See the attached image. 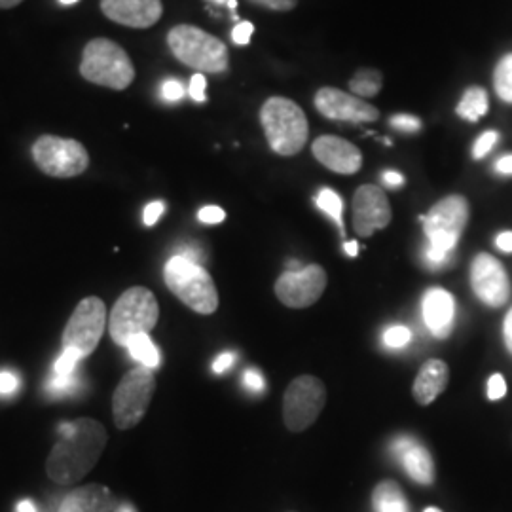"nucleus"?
<instances>
[{
  "label": "nucleus",
  "instance_id": "20e7f679",
  "mask_svg": "<svg viewBox=\"0 0 512 512\" xmlns=\"http://www.w3.org/2000/svg\"><path fill=\"white\" fill-rule=\"evenodd\" d=\"M167 46L171 54L196 73H226L230 67L226 44L196 25L173 27L167 35Z\"/></svg>",
  "mask_w": 512,
  "mask_h": 512
},
{
  "label": "nucleus",
  "instance_id": "8fccbe9b",
  "mask_svg": "<svg viewBox=\"0 0 512 512\" xmlns=\"http://www.w3.org/2000/svg\"><path fill=\"white\" fill-rule=\"evenodd\" d=\"M23 0H0V8L8 10V8H16Z\"/></svg>",
  "mask_w": 512,
  "mask_h": 512
},
{
  "label": "nucleus",
  "instance_id": "a19ab883",
  "mask_svg": "<svg viewBox=\"0 0 512 512\" xmlns=\"http://www.w3.org/2000/svg\"><path fill=\"white\" fill-rule=\"evenodd\" d=\"M18 389V376L14 372H0V393L2 395H10Z\"/></svg>",
  "mask_w": 512,
  "mask_h": 512
},
{
  "label": "nucleus",
  "instance_id": "603ef678",
  "mask_svg": "<svg viewBox=\"0 0 512 512\" xmlns=\"http://www.w3.org/2000/svg\"><path fill=\"white\" fill-rule=\"evenodd\" d=\"M63 6H73V4H76L78 0H59Z\"/></svg>",
  "mask_w": 512,
  "mask_h": 512
},
{
  "label": "nucleus",
  "instance_id": "c85d7f7f",
  "mask_svg": "<svg viewBox=\"0 0 512 512\" xmlns=\"http://www.w3.org/2000/svg\"><path fill=\"white\" fill-rule=\"evenodd\" d=\"M412 340V332L403 325H393L384 332V344L387 348L401 349L408 346Z\"/></svg>",
  "mask_w": 512,
  "mask_h": 512
},
{
  "label": "nucleus",
  "instance_id": "4be33fe9",
  "mask_svg": "<svg viewBox=\"0 0 512 512\" xmlns=\"http://www.w3.org/2000/svg\"><path fill=\"white\" fill-rule=\"evenodd\" d=\"M372 505L376 512H408V503L397 482L384 480L372 492Z\"/></svg>",
  "mask_w": 512,
  "mask_h": 512
},
{
  "label": "nucleus",
  "instance_id": "9d476101",
  "mask_svg": "<svg viewBox=\"0 0 512 512\" xmlns=\"http://www.w3.org/2000/svg\"><path fill=\"white\" fill-rule=\"evenodd\" d=\"M109 325L105 302L97 296L84 298L63 330V351H73L80 359L90 357Z\"/></svg>",
  "mask_w": 512,
  "mask_h": 512
},
{
  "label": "nucleus",
  "instance_id": "cd10ccee",
  "mask_svg": "<svg viewBox=\"0 0 512 512\" xmlns=\"http://www.w3.org/2000/svg\"><path fill=\"white\" fill-rule=\"evenodd\" d=\"M84 359H80L73 351H63L61 357L55 361L54 376L55 378H67L73 380L76 378V370Z\"/></svg>",
  "mask_w": 512,
  "mask_h": 512
},
{
  "label": "nucleus",
  "instance_id": "393cba45",
  "mask_svg": "<svg viewBox=\"0 0 512 512\" xmlns=\"http://www.w3.org/2000/svg\"><path fill=\"white\" fill-rule=\"evenodd\" d=\"M129 355L141 363V366H147L150 370L158 368L162 363V357H160V349L156 348V344L150 340L148 334H141V336H135L128 344Z\"/></svg>",
  "mask_w": 512,
  "mask_h": 512
},
{
  "label": "nucleus",
  "instance_id": "c9c22d12",
  "mask_svg": "<svg viewBox=\"0 0 512 512\" xmlns=\"http://www.w3.org/2000/svg\"><path fill=\"white\" fill-rule=\"evenodd\" d=\"M224 219H226V213L217 205H207L198 211V220L203 224H220Z\"/></svg>",
  "mask_w": 512,
  "mask_h": 512
},
{
  "label": "nucleus",
  "instance_id": "1a4fd4ad",
  "mask_svg": "<svg viewBox=\"0 0 512 512\" xmlns=\"http://www.w3.org/2000/svg\"><path fill=\"white\" fill-rule=\"evenodd\" d=\"M31 154L38 169L55 179H73L90 167V154L80 141L57 135L38 137Z\"/></svg>",
  "mask_w": 512,
  "mask_h": 512
},
{
  "label": "nucleus",
  "instance_id": "f8f14e48",
  "mask_svg": "<svg viewBox=\"0 0 512 512\" xmlns=\"http://www.w3.org/2000/svg\"><path fill=\"white\" fill-rule=\"evenodd\" d=\"M327 289L325 268L310 264L296 272H285L275 283L277 298L294 310H304L313 306Z\"/></svg>",
  "mask_w": 512,
  "mask_h": 512
},
{
  "label": "nucleus",
  "instance_id": "c756f323",
  "mask_svg": "<svg viewBox=\"0 0 512 512\" xmlns=\"http://www.w3.org/2000/svg\"><path fill=\"white\" fill-rule=\"evenodd\" d=\"M499 141V133L497 131H486L476 139L475 147H473V158L482 160L484 156H488L495 147V143Z\"/></svg>",
  "mask_w": 512,
  "mask_h": 512
},
{
  "label": "nucleus",
  "instance_id": "0eeeda50",
  "mask_svg": "<svg viewBox=\"0 0 512 512\" xmlns=\"http://www.w3.org/2000/svg\"><path fill=\"white\" fill-rule=\"evenodd\" d=\"M160 317V306L147 287H131L110 311L109 332L114 344L128 348L135 336L150 334Z\"/></svg>",
  "mask_w": 512,
  "mask_h": 512
},
{
  "label": "nucleus",
  "instance_id": "ddd939ff",
  "mask_svg": "<svg viewBox=\"0 0 512 512\" xmlns=\"http://www.w3.org/2000/svg\"><path fill=\"white\" fill-rule=\"evenodd\" d=\"M471 287L478 300L490 308H501L511 296V281L505 266L488 253L475 256L471 264Z\"/></svg>",
  "mask_w": 512,
  "mask_h": 512
},
{
  "label": "nucleus",
  "instance_id": "9b49d317",
  "mask_svg": "<svg viewBox=\"0 0 512 512\" xmlns=\"http://www.w3.org/2000/svg\"><path fill=\"white\" fill-rule=\"evenodd\" d=\"M327 403V387L315 376H298L283 397V420L289 431L311 427Z\"/></svg>",
  "mask_w": 512,
  "mask_h": 512
},
{
  "label": "nucleus",
  "instance_id": "f3484780",
  "mask_svg": "<svg viewBox=\"0 0 512 512\" xmlns=\"http://www.w3.org/2000/svg\"><path fill=\"white\" fill-rule=\"evenodd\" d=\"M101 12L114 23L131 29H148L162 14V0H101Z\"/></svg>",
  "mask_w": 512,
  "mask_h": 512
},
{
  "label": "nucleus",
  "instance_id": "dca6fc26",
  "mask_svg": "<svg viewBox=\"0 0 512 512\" xmlns=\"http://www.w3.org/2000/svg\"><path fill=\"white\" fill-rule=\"evenodd\" d=\"M315 160L338 175H355L363 165V152L342 137L323 135L313 141Z\"/></svg>",
  "mask_w": 512,
  "mask_h": 512
},
{
  "label": "nucleus",
  "instance_id": "ea45409f",
  "mask_svg": "<svg viewBox=\"0 0 512 512\" xmlns=\"http://www.w3.org/2000/svg\"><path fill=\"white\" fill-rule=\"evenodd\" d=\"M234 363H236V353L224 351V353H220L219 357L215 359L213 372H215V374H224L226 370H230V368L234 366Z\"/></svg>",
  "mask_w": 512,
  "mask_h": 512
},
{
  "label": "nucleus",
  "instance_id": "e433bc0d",
  "mask_svg": "<svg viewBox=\"0 0 512 512\" xmlns=\"http://www.w3.org/2000/svg\"><path fill=\"white\" fill-rule=\"evenodd\" d=\"M243 385L249 389V391H253V393H262L264 391V376L256 370V368H249V370H245L243 372Z\"/></svg>",
  "mask_w": 512,
  "mask_h": 512
},
{
  "label": "nucleus",
  "instance_id": "a211bd4d",
  "mask_svg": "<svg viewBox=\"0 0 512 512\" xmlns=\"http://www.w3.org/2000/svg\"><path fill=\"white\" fill-rule=\"evenodd\" d=\"M423 319L427 329L437 338H448L454 329L456 300L444 289H429L423 296Z\"/></svg>",
  "mask_w": 512,
  "mask_h": 512
},
{
  "label": "nucleus",
  "instance_id": "412c9836",
  "mask_svg": "<svg viewBox=\"0 0 512 512\" xmlns=\"http://www.w3.org/2000/svg\"><path fill=\"white\" fill-rule=\"evenodd\" d=\"M450 382V368L439 359H431L421 366L420 374L416 376V382L412 387L414 399L418 403L427 406L433 403L440 393L446 389Z\"/></svg>",
  "mask_w": 512,
  "mask_h": 512
},
{
  "label": "nucleus",
  "instance_id": "3c124183",
  "mask_svg": "<svg viewBox=\"0 0 512 512\" xmlns=\"http://www.w3.org/2000/svg\"><path fill=\"white\" fill-rule=\"evenodd\" d=\"M116 512H135V511H133V509H131V507H129V505H122V507H118V509H116Z\"/></svg>",
  "mask_w": 512,
  "mask_h": 512
},
{
  "label": "nucleus",
  "instance_id": "7ed1b4c3",
  "mask_svg": "<svg viewBox=\"0 0 512 512\" xmlns=\"http://www.w3.org/2000/svg\"><path fill=\"white\" fill-rule=\"evenodd\" d=\"M260 124L268 145L279 156H296L308 143V118L287 97H270L260 109Z\"/></svg>",
  "mask_w": 512,
  "mask_h": 512
},
{
  "label": "nucleus",
  "instance_id": "aec40b11",
  "mask_svg": "<svg viewBox=\"0 0 512 512\" xmlns=\"http://www.w3.org/2000/svg\"><path fill=\"white\" fill-rule=\"evenodd\" d=\"M395 454L403 461L404 469L412 480L429 486L435 482V463L431 454L416 440L399 439L393 446Z\"/></svg>",
  "mask_w": 512,
  "mask_h": 512
},
{
  "label": "nucleus",
  "instance_id": "423d86ee",
  "mask_svg": "<svg viewBox=\"0 0 512 512\" xmlns=\"http://www.w3.org/2000/svg\"><path fill=\"white\" fill-rule=\"evenodd\" d=\"M80 74L92 84L122 92L135 80V67L120 44L109 38H93L84 48Z\"/></svg>",
  "mask_w": 512,
  "mask_h": 512
},
{
  "label": "nucleus",
  "instance_id": "4c0bfd02",
  "mask_svg": "<svg viewBox=\"0 0 512 512\" xmlns=\"http://www.w3.org/2000/svg\"><path fill=\"white\" fill-rule=\"evenodd\" d=\"M251 2L256 6L268 8L272 12H291L298 4V0H251Z\"/></svg>",
  "mask_w": 512,
  "mask_h": 512
},
{
  "label": "nucleus",
  "instance_id": "473e14b6",
  "mask_svg": "<svg viewBox=\"0 0 512 512\" xmlns=\"http://www.w3.org/2000/svg\"><path fill=\"white\" fill-rule=\"evenodd\" d=\"M255 33V25L251 21H238L232 29V40L236 46H247Z\"/></svg>",
  "mask_w": 512,
  "mask_h": 512
},
{
  "label": "nucleus",
  "instance_id": "49530a36",
  "mask_svg": "<svg viewBox=\"0 0 512 512\" xmlns=\"http://www.w3.org/2000/svg\"><path fill=\"white\" fill-rule=\"evenodd\" d=\"M16 512H38L37 507H35V503L33 501H29V499H25V501H19L18 507H16Z\"/></svg>",
  "mask_w": 512,
  "mask_h": 512
},
{
  "label": "nucleus",
  "instance_id": "72a5a7b5",
  "mask_svg": "<svg viewBox=\"0 0 512 512\" xmlns=\"http://www.w3.org/2000/svg\"><path fill=\"white\" fill-rule=\"evenodd\" d=\"M205 88H207V82H205V76L203 73H196L190 80V86H188V95L196 101V103H205L207 101V95H205Z\"/></svg>",
  "mask_w": 512,
  "mask_h": 512
},
{
  "label": "nucleus",
  "instance_id": "f704fd0d",
  "mask_svg": "<svg viewBox=\"0 0 512 512\" xmlns=\"http://www.w3.org/2000/svg\"><path fill=\"white\" fill-rule=\"evenodd\" d=\"M507 395V382L501 374H494L490 380H488V399L490 401H499Z\"/></svg>",
  "mask_w": 512,
  "mask_h": 512
},
{
  "label": "nucleus",
  "instance_id": "58836bf2",
  "mask_svg": "<svg viewBox=\"0 0 512 512\" xmlns=\"http://www.w3.org/2000/svg\"><path fill=\"white\" fill-rule=\"evenodd\" d=\"M165 203L164 202H152L148 203L145 207V213H143V222L145 226H154L160 217L164 215Z\"/></svg>",
  "mask_w": 512,
  "mask_h": 512
},
{
  "label": "nucleus",
  "instance_id": "4468645a",
  "mask_svg": "<svg viewBox=\"0 0 512 512\" xmlns=\"http://www.w3.org/2000/svg\"><path fill=\"white\" fill-rule=\"evenodd\" d=\"M391 217V205L380 186L365 184L357 188L353 196V228L357 236L370 238L376 230L387 228Z\"/></svg>",
  "mask_w": 512,
  "mask_h": 512
},
{
  "label": "nucleus",
  "instance_id": "c03bdc74",
  "mask_svg": "<svg viewBox=\"0 0 512 512\" xmlns=\"http://www.w3.org/2000/svg\"><path fill=\"white\" fill-rule=\"evenodd\" d=\"M495 171L501 175H512V154L499 158L495 164Z\"/></svg>",
  "mask_w": 512,
  "mask_h": 512
},
{
  "label": "nucleus",
  "instance_id": "37998d69",
  "mask_svg": "<svg viewBox=\"0 0 512 512\" xmlns=\"http://www.w3.org/2000/svg\"><path fill=\"white\" fill-rule=\"evenodd\" d=\"M495 245L503 253H512V232H501L495 239Z\"/></svg>",
  "mask_w": 512,
  "mask_h": 512
},
{
  "label": "nucleus",
  "instance_id": "f257e3e1",
  "mask_svg": "<svg viewBox=\"0 0 512 512\" xmlns=\"http://www.w3.org/2000/svg\"><path fill=\"white\" fill-rule=\"evenodd\" d=\"M61 440L50 452L46 473L59 486H73L95 467L107 446L103 423L92 418L65 421L59 425Z\"/></svg>",
  "mask_w": 512,
  "mask_h": 512
},
{
  "label": "nucleus",
  "instance_id": "79ce46f5",
  "mask_svg": "<svg viewBox=\"0 0 512 512\" xmlns=\"http://www.w3.org/2000/svg\"><path fill=\"white\" fill-rule=\"evenodd\" d=\"M382 179H384L385 186H389V188H399V186H403L404 177L399 173V171H393V169H389V171H385L384 175H382Z\"/></svg>",
  "mask_w": 512,
  "mask_h": 512
},
{
  "label": "nucleus",
  "instance_id": "de8ad7c7",
  "mask_svg": "<svg viewBox=\"0 0 512 512\" xmlns=\"http://www.w3.org/2000/svg\"><path fill=\"white\" fill-rule=\"evenodd\" d=\"M211 2L220 4V6H228V8L232 10V18L238 21V16H236V8H238V2H236V0H211Z\"/></svg>",
  "mask_w": 512,
  "mask_h": 512
},
{
  "label": "nucleus",
  "instance_id": "5701e85b",
  "mask_svg": "<svg viewBox=\"0 0 512 512\" xmlns=\"http://www.w3.org/2000/svg\"><path fill=\"white\" fill-rule=\"evenodd\" d=\"M488 110H490L488 92L480 86H473V88H467V92L463 93L456 112L467 122H478L482 116L488 114Z\"/></svg>",
  "mask_w": 512,
  "mask_h": 512
},
{
  "label": "nucleus",
  "instance_id": "f03ea898",
  "mask_svg": "<svg viewBox=\"0 0 512 512\" xmlns=\"http://www.w3.org/2000/svg\"><path fill=\"white\" fill-rule=\"evenodd\" d=\"M427 245L423 249L425 266L433 272L448 270L456 258V245L469 222V202L452 194L435 203L431 211L421 217Z\"/></svg>",
  "mask_w": 512,
  "mask_h": 512
},
{
  "label": "nucleus",
  "instance_id": "6e6552de",
  "mask_svg": "<svg viewBox=\"0 0 512 512\" xmlns=\"http://www.w3.org/2000/svg\"><path fill=\"white\" fill-rule=\"evenodd\" d=\"M156 391L154 372L147 366L129 370L120 380L112 397V416L118 429L126 431L145 418L152 395Z\"/></svg>",
  "mask_w": 512,
  "mask_h": 512
},
{
  "label": "nucleus",
  "instance_id": "a18cd8bd",
  "mask_svg": "<svg viewBox=\"0 0 512 512\" xmlns=\"http://www.w3.org/2000/svg\"><path fill=\"white\" fill-rule=\"evenodd\" d=\"M503 336H505V344L512 353V310L509 311L507 319H505V325H503Z\"/></svg>",
  "mask_w": 512,
  "mask_h": 512
},
{
  "label": "nucleus",
  "instance_id": "7c9ffc66",
  "mask_svg": "<svg viewBox=\"0 0 512 512\" xmlns=\"http://www.w3.org/2000/svg\"><path fill=\"white\" fill-rule=\"evenodd\" d=\"M162 99L167 101V103H177V101H181L184 97V84L181 80H177V78H167L164 84H162Z\"/></svg>",
  "mask_w": 512,
  "mask_h": 512
},
{
  "label": "nucleus",
  "instance_id": "6ab92c4d",
  "mask_svg": "<svg viewBox=\"0 0 512 512\" xmlns=\"http://www.w3.org/2000/svg\"><path fill=\"white\" fill-rule=\"evenodd\" d=\"M118 501L107 486L90 484L65 495L57 512H112Z\"/></svg>",
  "mask_w": 512,
  "mask_h": 512
},
{
  "label": "nucleus",
  "instance_id": "39448f33",
  "mask_svg": "<svg viewBox=\"0 0 512 512\" xmlns=\"http://www.w3.org/2000/svg\"><path fill=\"white\" fill-rule=\"evenodd\" d=\"M164 279L167 289L190 310L200 315H211L219 308L215 281L200 264L175 255L165 264Z\"/></svg>",
  "mask_w": 512,
  "mask_h": 512
},
{
  "label": "nucleus",
  "instance_id": "09e8293b",
  "mask_svg": "<svg viewBox=\"0 0 512 512\" xmlns=\"http://www.w3.org/2000/svg\"><path fill=\"white\" fill-rule=\"evenodd\" d=\"M344 251H346V255L351 256V258L359 255V243H357V241H346V243H344Z\"/></svg>",
  "mask_w": 512,
  "mask_h": 512
},
{
  "label": "nucleus",
  "instance_id": "bb28decb",
  "mask_svg": "<svg viewBox=\"0 0 512 512\" xmlns=\"http://www.w3.org/2000/svg\"><path fill=\"white\" fill-rule=\"evenodd\" d=\"M317 207L323 211V213H327L330 219L334 220L336 224H338V228H340V234L344 236V220H342V213H344V203H342V198H340V194H336L334 190H330V188H323L319 194H317Z\"/></svg>",
  "mask_w": 512,
  "mask_h": 512
},
{
  "label": "nucleus",
  "instance_id": "a878e982",
  "mask_svg": "<svg viewBox=\"0 0 512 512\" xmlns=\"http://www.w3.org/2000/svg\"><path fill=\"white\" fill-rule=\"evenodd\" d=\"M494 88L501 101L512 105V54L499 59L494 71Z\"/></svg>",
  "mask_w": 512,
  "mask_h": 512
},
{
  "label": "nucleus",
  "instance_id": "2eb2a0df",
  "mask_svg": "<svg viewBox=\"0 0 512 512\" xmlns=\"http://www.w3.org/2000/svg\"><path fill=\"white\" fill-rule=\"evenodd\" d=\"M315 109L325 118L336 122L366 124L380 118V110L374 105H368L365 99L338 88H321L315 93Z\"/></svg>",
  "mask_w": 512,
  "mask_h": 512
},
{
  "label": "nucleus",
  "instance_id": "864d4df0",
  "mask_svg": "<svg viewBox=\"0 0 512 512\" xmlns=\"http://www.w3.org/2000/svg\"><path fill=\"white\" fill-rule=\"evenodd\" d=\"M423 512H442L439 509H435V507H429V509H425Z\"/></svg>",
  "mask_w": 512,
  "mask_h": 512
},
{
  "label": "nucleus",
  "instance_id": "b1692460",
  "mask_svg": "<svg viewBox=\"0 0 512 512\" xmlns=\"http://www.w3.org/2000/svg\"><path fill=\"white\" fill-rule=\"evenodd\" d=\"M384 76L378 69H359L349 80V90L361 99H372L382 92Z\"/></svg>",
  "mask_w": 512,
  "mask_h": 512
},
{
  "label": "nucleus",
  "instance_id": "2f4dec72",
  "mask_svg": "<svg viewBox=\"0 0 512 512\" xmlns=\"http://www.w3.org/2000/svg\"><path fill=\"white\" fill-rule=\"evenodd\" d=\"M389 124H391L393 128L403 131V133H416V131H420L421 129L420 118H416V116H412V114H397V116L391 118Z\"/></svg>",
  "mask_w": 512,
  "mask_h": 512
}]
</instances>
